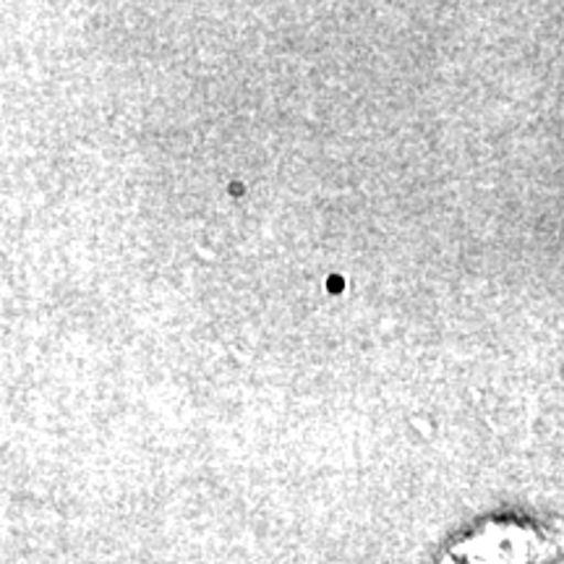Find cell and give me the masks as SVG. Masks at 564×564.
<instances>
[{"label":"cell","instance_id":"cell-1","mask_svg":"<svg viewBox=\"0 0 564 564\" xmlns=\"http://www.w3.org/2000/svg\"><path fill=\"white\" fill-rule=\"evenodd\" d=\"M564 556V520H486L436 564H549Z\"/></svg>","mask_w":564,"mask_h":564}]
</instances>
